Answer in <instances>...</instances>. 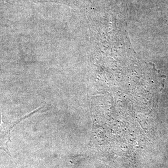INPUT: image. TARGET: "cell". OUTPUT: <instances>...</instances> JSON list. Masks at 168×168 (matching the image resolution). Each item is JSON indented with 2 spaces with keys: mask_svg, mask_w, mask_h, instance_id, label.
<instances>
[{
  "mask_svg": "<svg viewBox=\"0 0 168 168\" xmlns=\"http://www.w3.org/2000/svg\"><path fill=\"white\" fill-rule=\"evenodd\" d=\"M42 108L43 106H40L22 117L18 119L15 121L11 122H3L2 120V115H1V119L0 122V149L4 151L9 156L11 157L8 146V143L10 142L11 131L14 128L19 122L30 117Z\"/></svg>",
  "mask_w": 168,
  "mask_h": 168,
  "instance_id": "obj_1",
  "label": "cell"
}]
</instances>
